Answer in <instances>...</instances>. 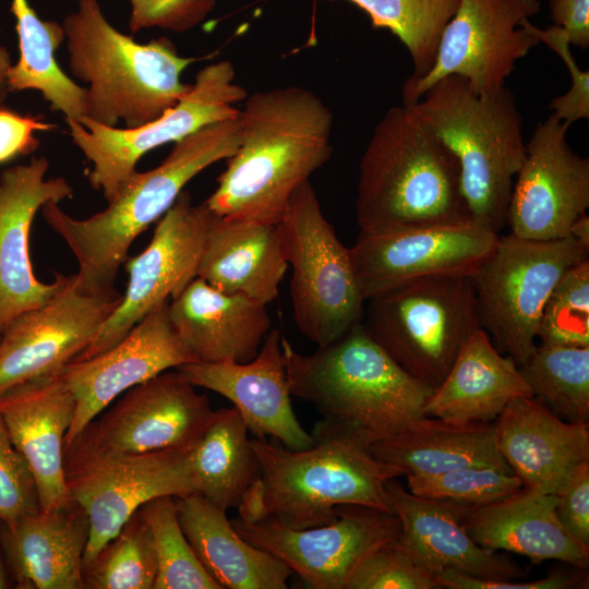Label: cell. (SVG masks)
Returning a JSON list of instances; mask_svg holds the SVG:
<instances>
[{"label":"cell","mask_w":589,"mask_h":589,"mask_svg":"<svg viewBox=\"0 0 589 589\" xmlns=\"http://www.w3.org/2000/svg\"><path fill=\"white\" fill-rule=\"evenodd\" d=\"M239 109V146L204 202L215 215L278 225L297 189L332 156L334 116L312 91L255 92Z\"/></svg>","instance_id":"6da1fadb"},{"label":"cell","mask_w":589,"mask_h":589,"mask_svg":"<svg viewBox=\"0 0 589 589\" xmlns=\"http://www.w3.org/2000/svg\"><path fill=\"white\" fill-rule=\"evenodd\" d=\"M311 435L315 444L303 450L250 438L261 476L238 506L240 519L306 529L335 521L342 505L394 513L387 482L405 476L402 469L374 457L348 432L315 424Z\"/></svg>","instance_id":"7a4b0ae2"},{"label":"cell","mask_w":589,"mask_h":589,"mask_svg":"<svg viewBox=\"0 0 589 589\" xmlns=\"http://www.w3.org/2000/svg\"><path fill=\"white\" fill-rule=\"evenodd\" d=\"M290 395L314 406L316 425L348 432L368 446L423 414L432 387L407 373L360 322L312 354L281 336Z\"/></svg>","instance_id":"3957f363"},{"label":"cell","mask_w":589,"mask_h":589,"mask_svg":"<svg viewBox=\"0 0 589 589\" xmlns=\"http://www.w3.org/2000/svg\"><path fill=\"white\" fill-rule=\"evenodd\" d=\"M239 140L238 117L200 129L175 142L154 169L134 171L105 209L84 219L70 216L57 202L46 203L40 208L45 221L77 261L76 285L96 293L116 290L134 239L164 216L195 176L232 156Z\"/></svg>","instance_id":"277c9868"},{"label":"cell","mask_w":589,"mask_h":589,"mask_svg":"<svg viewBox=\"0 0 589 589\" xmlns=\"http://www.w3.org/2000/svg\"><path fill=\"white\" fill-rule=\"evenodd\" d=\"M360 232L473 223L456 157L406 105L375 125L359 165Z\"/></svg>","instance_id":"5b68a950"},{"label":"cell","mask_w":589,"mask_h":589,"mask_svg":"<svg viewBox=\"0 0 589 589\" xmlns=\"http://www.w3.org/2000/svg\"><path fill=\"white\" fill-rule=\"evenodd\" d=\"M72 75L86 83L85 118L107 127L137 128L173 107L191 84L181 81L195 61L167 37L139 44L105 17L97 0H79L63 21Z\"/></svg>","instance_id":"8992f818"},{"label":"cell","mask_w":589,"mask_h":589,"mask_svg":"<svg viewBox=\"0 0 589 589\" xmlns=\"http://www.w3.org/2000/svg\"><path fill=\"white\" fill-rule=\"evenodd\" d=\"M408 106L456 157L472 221L496 233L507 223L516 173L525 156L522 118L506 86L474 93L459 75H447Z\"/></svg>","instance_id":"52a82bcc"},{"label":"cell","mask_w":589,"mask_h":589,"mask_svg":"<svg viewBox=\"0 0 589 589\" xmlns=\"http://www.w3.org/2000/svg\"><path fill=\"white\" fill-rule=\"evenodd\" d=\"M362 323L407 373L432 388L481 327L469 275L425 277L373 297Z\"/></svg>","instance_id":"ba28073f"},{"label":"cell","mask_w":589,"mask_h":589,"mask_svg":"<svg viewBox=\"0 0 589 589\" xmlns=\"http://www.w3.org/2000/svg\"><path fill=\"white\" fill-rule=\"evenodd\" d=\"M278 228L292 271L294 323L310 341L325 346L362 322L364 315L365 299L349 248L325 218L310 180L291 196Z\"/></svg>","instance_id":"9c48e42d"},{"label":"cell","mask_w":589,"mask_h":589,"mask_svg":"<svg viewBox=\"0 0 589 589\" xmlns=\"http://www.w3.org/2000/svg\"><path fill=\"white\" fill-rule=\"evenodd\" d=\"M588 254L570 236L529 240L509 233L498 238L471 275L481 328L518 366L536 350L540 317L553 289Z\"/></svg>","instance_id":"30bf717a"},{"label":"cell","mask_w":589,"mask_h":589,"mask_svg":"<svg viewBox=\"0 0 589 589\" xmlns=\"http://www.w3.org/2000/svg\"><path fill=\"white\" fill-rule=\"evenodd\" d=\"M247 91L237 83L228 60L202 68L188 92L157 119L137 128L107 127L82 117L65 119L73 144L92 164L88 181L107 202L113 200L136 171L142 156L178 142L200 129L237 118Z\"/></svg>","instance_id":"8fae6325"},{"label":"cell","mask_w":589,"mask_h":589,"mask_svg":"<svg viewBox=\"0 0 589 589\" xmlns=\"http://www.w3.org/2000/svg\"><path fill=\"white\" fill-rule=\"evenodd\" d=\"M191 448L104 455L64 446L69 495L89 522L83 570L143 504L158 496L180 498L196 492L188 471Z\"/></svg>","instance_id":"7c38bea8"},{"label":"cell","mask_w":589,"mask_h":589,"mask_svg":"<svg viewBox=\"0 0 589 589\" xmlns=\"http://www.w3.org/2000/svg\"><path fill=\"white\" fill-rule=\"evenodd\" d=\"M539 0H460L445 26L432 68L402 86V105H412L438 80L464 77L480 95L505 86L518 60L539 41L520 25L536 15Z\"/></svg>","instance_id":"4fadbf2b"},{"label":"cell","mask_w":589,"mask_h":589,"mask_svg":"<svg viewBox=\"0 0 589 589\" xmlns=\"http://www.w3.org/2000/svg\"><path fill=\"white\" fill-rule=\"evenodd\" d=\"M211 211L182 191L157 224L149 244L123 265L129 283L122 300L73 360L97 356L119 342L157 305L177 297L197 274ZM72 361V362H73Z\"/></svg>","instance_id":"5bb4252c"},{"label":"cell","mask_w":589,"mask_h":589,"mask_svg":"<svg viewBox=\"0 0 589 589\" xmlns=\"http://www.w3.org/2000/svg\"><path fill=\"white\" fill-rule=\"evenodd\" d=\"M195 387L178 370L165 371L127 390L64 446L104 455L191 448L214 412Z\"/></svg>","instance_id":"9a60e30c"},{"label":"cell","mask_w":589,"mask_h":589,"mask_svg":"<svg viewBox=\"0 0 589 589\" xmlns=\"http://www.w3.org/2000/svg\"><path fill=\"white\" fill-rule=\"evenodd\" d=\"M337 519L306 529H291L271 519L231 521L252 545L296 573L309 588L346 589L359 563L375 548L400 534L395 513L362 505L336 508Z\"/></svg>","instance_id":"2e32d148"},{"label":"cell","mask_w":589,"mask_h":589,"mask_svg":"<svg viewBox=\"0 0 589 589\" xmlns=\"http://www.w3.org/2000/svg\"><path fill=\"white\" fill-rule=\"evenodd\" d=\"M500 235L474 223L359 232L349 248L366 300L407 283L469 275L491 255Z\"/></svg>","instance_id":"e0dca14e"},{"label":"cell","mask_w":589,"mask_h":589,"mask_svg":"<svg viewBox=\"0 0 589 589\" xmlns=\"http://www.w3.org/2000/svg\"><path fill=\"white\" fill-rule=\"evenodd\" d=\"M121 300L118 290L81 289L72 275L49 301L17 316L0 335V396L60 372L88 346Z\"/></svg>","instance_id":"ac0fdd59"},{"label":"cell","mask_w":589,"mask_h":589,"mask_svg":"<svg viewBox=\"0 0 589 589\" xmlns=\"http://www.w3.org/2000/svg\"><path fill=\"white\" fill-rule=\"evenodd\" d=\"M568 128L550 115L526 143L507 212L512 235L529 240L565 238L587 213L589 160L569 146Z\"/></svg>","instance_id":"d6986e66"},{"label":"cell","mask_w":589,"mask_h":589,"mask_svg":"<svg viewBox=\"0 0 589 589\" xmlns=\"http://www.w3.org/2000/svg\"><path fill=\"white\" fill-rule=\"evenodd\" d=\"M168 303L153 309L110 349L61 370L76 402L64 444L120 394L171 368L196 361L172 327Z\"/></svg>","instance_id":"ffe728a7"},{"label":"cell","mask_w":589,"mask_h":589,"mask_svg":"<svg viewBox=\"0 0 589 589\" xmlns=\"http://www.w3.org/2000/svg\"><path fill=\"white\" fill-rule=\"evenodd\" d=\"M48 168L41 156L0 175V335L17 316L49 301L69 279L56 274L49 284L38 280L29 255L36 213L46 203H60L73 194L64 178L46 179Z\"/></svg>","instance_id":"44dd1931"},{"label":"cell","mask_w":589,"mask_h":589,"mask_svg":"<svg viewBox=\"0 0 589 589\" xmlns=\"http://www.w3.org/2000/svg\"><path fill=\"white\" fill-rule=\"evenodd\" d=\"M281 333L271 328L251 361L202 362L182 364L176 370L194 386L226 397L233 404L256 438L272 436L292 450L315 444L297 419L281 350Z\"/></svg>","instance_id":"7402d4cb"},{"label":"cell","mask_w":589,"mask_h":589,"mask_svg":"<svg viewBox=\"0 0 589 589\" xmlns=\"http://www.w3.org/2000/svg\"><path fill=\"white\" fill-rule=\"evenodd\" d=\"M495 445L522 488L556 495L589 461V422L566 421L533 396L512 400L494 422Z\"/></svg>","instance_id":"603a6c76"},{"label":"cell","mask_w":589,"mask_h":589,"mask_svg":"<svg viewBox=\"0 0 589 589\" xmlns=\"http://www.w3.org/2000/svg\"><path fill=\"white\" fill-rule=\"evenodd\" d=\"M75 407L61 371L19 384L0 396V414L32 469L41 510L71 500L63 453Z\"/></svg>","instance_id":"cb8c5ba5"},{"label":"cell","mask_w":589,"mask_h":589,"mask_svg":"<svg viewBox=\"0 0 589 589\" xmlns=\"http://www.w3.org/2000/svg\"><path fill=\"white\" fill-rule=\"evenodd\" d=\"M168 313L181 341L202 362H249L271 330L266 304L220 291L200 277L171 299Z\"/></svg>","instance_id":"d4e9b609"},{"label":"cell","mask_w":589,"mask_h":589,"mask_svg":"<svg viewBox=\"0 0 589 589\" xmlns=\"http://www.w3.org/2000/svg\"><path fill=\"white\" fill-rule=\"evenodd\" d=\"M387 491L400 521L399 540L435 574L453 569L496 580L524 577L518 564L472 539L461 520L462 505L417 496L396 479L387 482Z\"/></svg>","instance_id":"484cf974"},{"label":"cell","mask_w":589,"mask_h":589,"mask_svg":"<svg viewBox=\"0 0 589 589\" xmlns=\"http://www.w3.org/2000/svg\"><path fill=\"white\" fill-rule=\"evenodd\" d=\"M88 533V517L73 500L5 527L2 545L15 587L84 589L83 556Z\"/></svg>","instance_id":"4316f807"},{"label":"cell","mask_w":589,"mask_h":589,"mask_svg":"<svg viewBox=\"0 0 589 589\" xmlns=\"http://www.w3.org/2000/svg\"><path fill=\"white\" fill-rule=\"evenodd\" d=\"M555 505L556 495L522 488L483 506H462L461 520L472 539L488 550L513 552L536 564L554 560L587 570L589 546L561 525Z\"/></svg>","instance_id":"83f0119b"},{"label":"cell","mask_w":589,"mask_h":589,"mask_svg":"<svg viewBox=\"0 0 589 589\" xmlns=\"http://www.w3.org/2000/svg\"><path fill=\"white\" fill-rule=\"evenodd\" d=\"M288 268L278 225L211 214L196 277L267 305L278 297Z\"/></svg>","instance_id":"f1b7e54d"},{"label":"cell","mask_w":589,"mask_h":589,"mask_svg":"<svg viewBox=\"0 0 589 589\" xmlns=\"http://www.w3.org/2000/svg\"><path fill=\"white\" fill-rule=\"evenodd\" d=\"M532 396L514 360L500 352L479 327L466 341L444 380L423 406V414L445 421L489 423L514 399Z\"/></svg>","instance_id":"f546056e"},{"label":"cell","mask_w":589,"mask_h":589,"mask_svg":"<svg viewBox=\"0 0 589 589\" xmlns=\"http://www.w3.org/2000/svg\"><path fill=\"white\" fill-rule=\"evenodd\" d=\"M183 533L208 574L227 589H286L292 570L245 541L226 512L195 492L177 498Z\"/></svg>","instance_id":"4dcf8cb0"},{"label":"cell","mask_w":589,"mask_h":589,"mask_svg":"<svg viewBox=\"0 0 589 589\" xmlns=\"http://www.w3.org/2000/svg\"><path fill=\"white\" fill-rule=\"evenodd\" d=\"M369 449L377 459L402 469L405 476L472 466L513 473L496 448L492 422L458 423L422 416Z\"/></svg>","instance_id":"1f68e13d"},{"label":"cell","mask_w":589,"mask_h":589,"mask_svg":"<svg viewBox=\"0 0 589 589\" xmlns=\"http://www.w3.org/2000/svg\"><path fill=\"white\" fill-rule=\"evenodd\" d=\"M248 433L235 407L214 410L189 452L188 471L194 490L225 512L238 508L247 490L261 476Z\"/></svg>","instance_id":"d6a6232c"},{"label":"cell","mask_w":589,"mask_h":589,"mask_svg":"<svg viewBox=\"0 0 589 589\" xmlns=\"http://www.w3.org/2000/svg\"><path fill=\"white\" fill-rule=\"evenodd\" d=\"M16 20L19 59L8 72L9 93L37 91L53 111L80 121L85 115L86 87L59 67L56 51L64 39L62 24L41 20L27 0H12Z\"/></svg>","instance_id":"836d02e7"},{"label":"cell","mask_w":589,"mask_h":589,"mask_svg":"<svg viewBox=\"0 0 589 589\" xmlns=\"http://www.w3.org/2000/svg\"><path fill=\"white\" fill-rule=\"evenodd\" d=\"M531 395L570 422H589V346L538 344L519 366Z\"/></svg>","instance_id":"e575fe53"},{"label":"cell","mask_w":589,"mask_h":589,"mask_svg":"<svg viewBox=\"0 0 589 589\" xmlns=\"http://www.w3.org/2000/svg\"><path fill=\"white\" fill-rule=\"evenodd\" d=\"M371 17L374 27L389 29L408 50L413 72L423 76L432 68L442 33L460 0H350Z\"/></svg>","instance_id":"d590c367"},{"label":"cell","mask_w":589,"mask_h":589,"mask_svg":"<svg viewBox=\"0 0 589 589\" xmlns=\"http://www.w3.org/2000/svg\"><path fill=\"white\" fill-rule=\"evenodd\" d=\"M157 555L137 509L83 570L84 589H154Z\"/></svg>","instance_id":"8d00e7d4"},{"label":"cell","mask_w":589,"mask_h":589,"mask_svg":"<svg viewBox=\"0 0 589 589\" xmlns=\"http://www.w3.org/2000/svg\"><path fill=\"white\" fill-rule=\"evenodd\" d=\"M157 555L154 589H223L204 568L178 520L173 496L149 500L139 508Z\"/></svg>","instance_id":"74e56055"},{"label":"cell","mask_w":589,"mask_h":589,"mask_svg":"<svg viewBox=\"0 0 589 589\" xmlns=\"http://www.w3.org/2000/svg\"><path fill=\"white\" fill-rule=\"evenodd\" d=\"M407 484L408 491L417 496L467 507L483 506L522 489L516 474L481 466L431 474H408Z\"/></svg>","instance_id":"f35d334b"},{"label":"cell","mask_w":589,"mask_h":589,"mask_svg":"<svg viewBox=\"0 0 589 589\" xmlns=\"http://www.w3.org/2000/svg\"><path fill=\"white\" fill-rule=\"evenodd\" d=\"M537 339L546 346H589V259L570 267L553 289Z\"/></svg>","instance_id":"ab89813d"},{"label":"cell","mask_w":589,"mask_h":589,"mask_svg":"<svg viewBox=\"0 0 589 589\" xmlns=\"http://www.w3.org/2000/svg\"><path fill=\"white\" fill-rule=\"evenodd\" d=\"M435 573L399 537L371 551L351 574L346 589H434Z\"/></svg>","instance_id":"60d3db41"},{"label":"cell","mask_w":589,"mask_h":589,"mask_svg":"<svg viewBox=\"0 0 589 589\" xmlns=\"http://www.w3.org/2000/svg\"><path fill=\"white\" fill-rule=\"evenodd\" d=\"M39 509L32 469L13 444L0 414V520L11 527Z\"/></svg>","instance_id":"b9f144b4"},{"label":"cell","mask_w":589,"mask_h":589,"mask_svg":"<svg viewBox=\"0 0 589 589\" xmlns=\"http://www.w3.org/2000/svg\"><path fill=\"white\" fill-rule=\"evenodd\" d=\"M528 33L534 36L539 43L546 45L563 61L570 75V87L565 94L552 99L551 113L566 124L589 118V72L581 70L570 49V44L563 28L552 25L548 28H539L529 20L521 25Z\"/></svg>","instance_id":"7bdbcfd3"},{"label":"cell","mask_w":589,"mask_h":589,"mask_svg":"<svg viewBox=\"0 0 589 589\" xmlns=\"http://www.w3.org/2000/svg\"><path fill=\"white\" fill-rule=\"evenodd\" d=\"M132 33L159 27L175 33L191 31L214 10L217 0H130Z\"/></svg>","instance_id":"ee69618b"},{"label":"cell","mask_w":589,"mask_h":589,"mask_svg":"<svg viewBox=\"0 0 589 589\" xmlns=\"http://www.w3.org/2000/svg\"><path fill=\"white\" fill-rule=\"evenodd\" d=\"M435 578L438 588L446 589H570L588 584L587 572L579 568L552 572L544 578L528 581L481 578L453 569L436 573Z\"/></svg>","instance_id":"f6af8a7d"},{"label":"cell","mask_w":589,"mask_h":589,"mask_svg":"<svg viewBox=\"0 0 589 589\" xmlns=\"http://www.w3.org/2000/svg\"><path fill=\"white\" fill-rule=\"evenodd\" d=\"M555 513L566 531L589 546V461L580 465L556 494Z\"/></svg>","instance_id":"bcb514c9"},{"label":"cell","mask_w":589,"mask_h":589,"mask_svg":"<svg viewBox=\"0 0 589 589\" xmlns=\"http://www.w3.org/2000/svg\"><path fill=\"white\" fill-rule=\"evenodd\" d=\"M56 125L41 117L20 115L0 106V165L25 156L39 147L37 131H50Z\"/></svg>","instance_id":"7dc6e473"},{"label":"cell","mask_w":589,"mask_h":589,"mask_svg":"<svg viewBox=\"0 0 589 589\" xmlns=\"http://www.w3.org/2000/svg\"><path fill=\"white\" fill-rule=\"evenodd\" d=\"M554 25L564 29L569 44L589 47V0H550Z\"/></svg>","instance_id":"c3c4849f"},{"label":"cell","mask_w":589,"mask_h":589,"mask_svg":"<svg viewBox=\"0 0 589 589\" xmlns=\"http://www.w3.org/2000/svg\"><path fill=\"white\" fill-rule=\"evenodd\" d=\"M12 65L11 55L8 49L0 45V106L4 103L8 89V72Z\"/></svg>","instance_id":"681fc988"},{"label":"cell","mask_w":589,"mask_h":589,"mask_svg":"<svg viewBox=\"0 0 589 589\" xmlns=\"http://www.w3.org/2000/svg\"><path fill=\"white\" fill-rule=\"evenodd\" d=\"M569 236L589 250V216L587 213L572 225Z\"/></svg>","instance_id":"f907efd6"},{"label":"cell","mask_w":589,"mask_h":589,"mask_svg":"<svg viewBox=\"0 0 589 589\" xmlns=\"http://www.w3.org/2000/svg\"><path fill=\"white\" fill-rule=\"evenodd\" d=\"M9 587L8 577L4 570L3 562L0 556V589H5Z\"/></svg>","instance_id":"816d5d0a"}]
</instances>
